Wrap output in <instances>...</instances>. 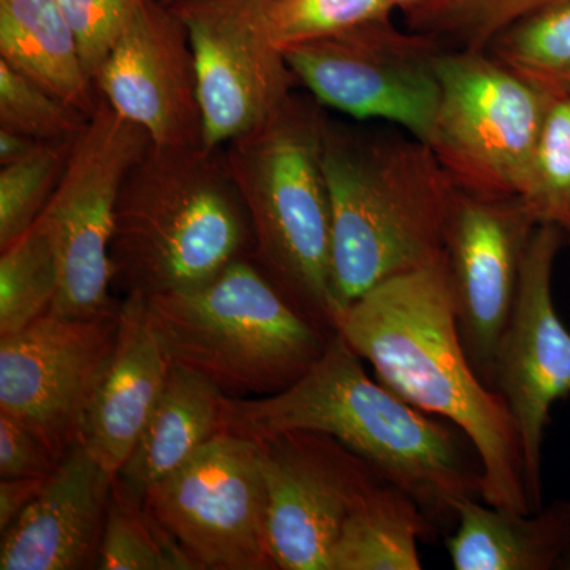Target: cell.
<instances>
[{
	"label": "cell",
	"instance_id": "26",
	"mask_svg": "<svg viewBox=\"0 0 570 570\" xmlns=\"http://www.w3.org/2000/svg\"><path fill=\"white\" fill-rule=\"evenodd\" d=\"M258 29L277 50L392 20L387 0H247Z\"/></svg>",
	"mask_w": 570,
	"mask_h": 570
},
{
	"label": "cell",
	"instance_id": "32",
	"mask_svg": "<svg viewBox=\"0 0 570 570\" xmlns=\"http://www.w3.org/2000/svg\"><path fill=\"white\" fill-rule=\"evenodd\" d=\"M63 456L33 431L0 412V478H50Z\"/></svg>",
	"mask_w": 570,
	"mask_h": 570
},
{
	"label": "cell",
	"instance_id": "9",
	"mask_svg": "<svg viewBox=\"0 0 570 570\" xmlns=\"http://www.w3.org/2000/svg\"><path fill=\"white\" fill-rule=\"evenodd\" d=\"M154 520L200 570H277L261 442L223 431L146 491Z\"/></svg>",
	"mask_w": 570,
	"mask_h": 570
},
{
	"label": "cell",
	"instance_id": "35",
	"mask_svg": "<svg viewBox=\"0 0 570 570\" xmlns=\"http://www.w3.org/2000/svg\"><path fill=\"white\" fill-rule=\"evenodd\" d=\"M430 0H387L393 11L400 10L404 14L411 13V11L417 10L419 7L425 6Z\"/></svg>",
	"mask_w": 570,
	"mask_h": 570
},
{
	"label": "cell",
	"instance_id": "20",
	"mask_svg": "<svg viewBox=\"0 0 570 570\" xmlns=\"http://www.w3.org/2000/svg\"><path fill=\"white\" fill-rule=\"evenodd\" d=\"M225 396L208 379L171 365L163 395L116 479L145 498L154 483L181 468L225 431Z\"/></svg>",
	"mask_w": 570,
	"mask_h": 570
},
{
	"label": "cell",
	"instance_id": "12",
	"mask_svg": "<svg viewBox=\"0 0 570 570\" xmlns=\"http://www.w3.org/2000/svg\"><path fill=\"white\" fill-rule=\"evenodd\" d=\"M193 48L204 148L220 151L291 102L296 82L283 51L258 29L247 0H175Z\"/></svg>",
	"mask_w": 570,
	"mask_h": 570
},
{
	"label": "cell",
	"instance_id": "7",
	"mask_svg": "<svg viewBox=\"0 0 570 570\" xmlns=\"http://www.w3.org/2000/svg\"><path fill=\"white\" fill-rule=\"evenodd\" d=\"M441 97L426 145L466 193L521 197L551 97L487 50H444Z\"/></svg>",
	"mask_w": 570,
	"mask_h": 570
},
{
	"label": "cell",
	"instance_id": "15",
	"mask_svg": "<svg viewBox=\"0 0 570 570\" xmlns=\"http://www.w3.org/2000/svg\"><path fill=\"white\" fill-rule=\"evenodd\" d=\"M535 227L520 197L459 190L448 238L450 283L464 348L490 389L499 341L515 305L521 265Z\"/></svg>",
	"mask_w": 570,
	"mask_h": 570
},
{
	"label": "cell",
	"instance_id": "31",
	"mask_svg": "<svg viewBox=\"0 0 570 570\" xmlns=\"http://www.w3.org/2000/svg\"><path fill=\"white\" fill-rule=\"evenodd\" d=\"M80 41L89 77L97 71L127 22L146 0H55Z\"/></svg>",
	"mask_w": 570,
	"mask_h": 570
},
{
	"label": "cell",
	"instance_id": "28",
	"mask_svg": "<svg viewBox=\"0 0 570 570\" xmlns=\"http://www.w3.org/2000/svg\"><path fill=\"white\" fill-rule=\"evenodd\" d=\"M520 198L538 225L557 228L570 247V94L550 100Z\"/></svg>",
	"mask_w": 570,
	"mask_h": 570
},
{
	"label": "cell",
	"instance_id": "24",
	"mask_svg": "<svg viewBox=\"0 0 570 570\" xmlns=\"http://www.w3.org/2000/svg\"><path fill=\"white\" fill-rule=\"evenodd\" d=\"M0 250V336H6L50 313L61 266L50 230L40 217Z\"/></svg>",
	"mask_w": 570,
	"mask_h": 570
},
{
	"label": "cell",
	"instance_id": "33",
	"mask_svg": "<svg viewBox=\"0 0 570 570\" xmlns=\"http://www.w3.org/2000/svg\"><path fill=\"white\" fill-rule=\"evenodd\" d=\"M47 479H2L0 482V531H6L28 509V505L40 493Z\"/></svg>",
	"mask_w": 570,
	"mask_h": 570
},
{
	"label": "cell",
	"instance_id": "8",
	"mask_svg": "<svg viewBox=\"0 0 570 570\" xmlns=\"http://www.w3.org/2000/svg\"><path fill=\"white\" fill-rule=\"evenodd\" d=\"M153 145L99 96L40 219L58 250L61 283L50 313L89 318L115 309L110 247L124 183Z\"/></svg>",
	"mask_w": 570,
	"mask_h": 570
},
{
	"label": "cell",
	"instance_id": "30",
	"mask_svg": "<svg viewBox=\"0 0 570 570\" xmlns=\"http://www.w3.org/2000/svg\"><path fill=\"white\" fill-rule=\"evenodd\" d=\"M89 116L0 59V127L37 141H71Z\"/></svg>",
	"mask_w": 570,
	"mask_h": 570
},
{
	"label": "cell",
	"instance_id": "13",
	"mask_svg": "<svg viewBox=\"0 0 570 570\" xmlns=\"http://www.w3.org/2000/svg\"><path fill=\"white\" fill-rule=\"evenodd\" d=\"M261 442L277 570H330L352 510L385 480L335 438L285 431Z\"/></svg>",
	"mask_w": 570,
	"mask_h": 570
},
{
	"label": "cell",
	"instance_id": "14",
	"mask_svg": "<svg viewBox=\"0 0 570 570\" xmlns=\"http://www.w3.org/2000/svg\"><path fill=\"white\" fill-rule=\"evenodd\" d=\"M119 306L89 318L48 313L0 337V412L58 455L78 444L82 414L118 335Z\"/></svg>",
	"mask_w": 570,
	"mask_h": 570
},
{
	"label": "cell",
	"instance_id": "4",
	"mask_svg": "<svg viewBox=\"0 0 570 570\" xmlns=\"http://www.w3.org/2000/svg\"><path fill=\"white\" fill-rule=\"evenodd\" d=\"M253 250V232L224 154L149 146L116 206L112 284L170 294L205 283Z\"/></svg>",
	"mask_w": 570,
	"mask_h": 570
},
{
	"label": "cell",
	"instance_id": "21",
	"mask_svg": "<svg viewBox=\"0 0 570 570\" xmlns=\"http://www.w3.org/2000/svg\"><path fill=\"white\" fill-rule=\"evenodd\" d=\"M0 59L86 116L96 111L80 41L55 0H0Z\"/></svg>",
	"mask_w": 570,
	"mask_h": 570
},
{
	"label": "cell",
	"instance_id": "36",
	"mask_svg": "<svg viewBox=\"0 0 570 570\" xmlns=\"http://www.w3.org/2000/svg\"><path fill=\"white\" fill-rule=\"evenodd\" d=\"M164 3H171L175 2V0H163Z\"/></svg>",
	"mask_w": 570,
	"mask_h": 570
},
{
	"label": "cell",
	"instance_id": "34",
	"mask_svg": "<svg viewBox=\"0 0 570 570\" xmlns=\"http://www.w3.org/2000/svg\"><path fill=\"white\" fill-rule=\"evenodd\" d=\"M40 142L43 141H37L14 130L0 127V165L11 164L28 156Z\"/></svg>",
	"mask_w": 570,
	"mask_h": 570
},
{
	"label": "cell",
	"instance_id": "27",
	"mask_svg": "<svg viewBox=\"0 0 570 570\" xmlns=\"http://www.w3.org/2000/svg\"><path fill=\"white\" fill-rule=\"evenodd\" d=\"M562 0H430L404 14L407 29L428 33L448 50H487L520 18Z\"/></svg>",
	"mask_w": 570,
	"mask_h": 570
},
{
	"label": "cell",
	"instance_id": "29",
	"mask_svg": "<svg viewBox=\"0 0 570 570\" xmlns=\"http://www.w3.org/2000/svg\"><path fill=\"white\" fill-rule=\"evenodd\" d=\"M73 142H40L28 156L0 165V249L39 219L61 181Z\"/></svg>",
	"mask_w": 570,
	"mask_h": 570
},
{
	"label": "cell",
	"instance_id": "2",
	"mask_svg": "<svg viewBox=\"0 0 570 570\" xmlns=\"http://www.w3.org/2000/svg\"><path fill=\"white\" fill-rule=\"evenodd\" d=\"M336 332L385 387L463 431L482 466V501L532 512L519 430L504 397L483 384L469 360L448 257L348 303Z\"/></svg>",
	"mask_w": 570,
	"mask_h": 570
},
{
	"label": "cell",
	"instance_id": "6",
	"mask_svg": "<svg viewBox=\"0 0 570 570\" xmlns=\"http://www.w3.org/2000/svg\"><path fill=\"white\" fill-rule=\"evenodd\" d=\"M146 299L168 362L232 397L292 387L335 335L303 316L245 257L205 283Z\"/></svg>",
	"mask_w": 570,
	"mask_h": 570
},
{
	"label": "cell",
	"instance_id": "17",
	"mask_svg": "<svg viewBox=\"0 0 570 570\" xmlns=\"http://www.w3.org/2000/svg\"><path fill=\"white\" fill-rule=\"evenodd\" d=\"M115 478L75 444L2 532L0 569H97Z\"/></svg>",
	"mask_w": 570,
	"mask_h": 570
},
{
	"label": "cell",
	"instance_id": "11",
	"mask_svg": "<svg viewBox=\"0 0 570 570\" xmlns=\"http://www.w3.org/2000/svg\"><path fill=\"white\" fill-rule=\"evenodd\" d=\"M562 246L557 228L535 227L494 362L493 389L504 397L519 430L532 512L543 505V441L551 407L570 397V332L553 298L554 264Z\"/></svg>",
	"mask_w": 570,
	"mask_h": 570
},
{
	"label": "cell",
	"instance_id": "16",
	"mask_svg": "<svg viewBox=\"0 0 570 570\" xmlns=\"http://www.w3.org/2000/svg\"><path fill=\"white\" fill-rule=\"evenodd\" d=\"M112 110L148 132L154 146H204L193 48L163 0L135 11L94 78Z\"/></svg>",
	"mask_w": 570,
	"mask_h": 570
},
{
	"label": "cell",
	"instance_id": "1",
	"mask_svg": "<svg viewBox=\"0 0 570 570\" xmlns=\"http://www.w3.org/2000/svg\"><path fill=\"white\" fill-rule=\"evenodd\" d=\"M224 430L254 441L285 431L335 438L414 499L438 532L455 528L464 502L482 499V466L463 431L373 381L337 332L292 387L261 397L225 396Z\"/></svg>",
	"mask_w": 570,
	"mask_h": 570
},
{
	"label": "cell",
	"instance_id": "3",
	"mask_svg": "<svg viewBox=\"0 0 570 570\" xmlns=\"http://www.w3.org/2000/svg\"><path fill=\"white\" fill-rule=\"evenodd\" d=\"M322 168L341 306L448 257L460 189L426 142L406 132H351L325 122Z\"/></svg>",
	"mask_w": 570,
	"mask_h": 570
},
{
	"label": "cell",
	"instance_id": "25",
	"mask_svg": "<svg viewBox=\"0 0 570 570\" xmlns=\"http://www.w3.org/2000/svg\"><path fill=\"white\" fill-rule=\"evenodd\" d=\"M100 570H194L193 562L154 520L145 498L115 478L100 546Z\"/></svg>",
	"mask_w": 570,
	"mask_h": 570
},
{
	"label": "cell",
	"instance_id": "18",
	"mask_svg": "<svg viewBox=\"0 0 570 570\" xmlns=\"http://www.w3.org/2000/svg\"><path fill=\"white\" fill-rule=\"evenodd\" d=\"M171 363L157 340L145 295L127 294L119 306L115 346L82 414L78 444L118 474L163 395Z\"/></svg>",
	"mask_w": 570,
	"mask_h": 570
},
{
	"label": "cell",
	"instance_id": "22",
	"mask_svg": "<svg viewBox=\"0 0 570 570\" xmlns=\"http://www.w3.org/2000/svg\"><path fill=\"white\" fill-rule=\"evenodd\" d=\"M438 534L414 499L384 482L347 517L330 570H420L419 542Z\"/></svg>",
	"mask_w": 570,
	"mask_h": 570
},
{
	"label": "cell",
	"instance_id": "19",
	"mask_svg": "<svg viewBox=\"0 0 570 570\" xmlns=\"http://www.w3.org/2000/svg\"><path fill=\"white\" fill-rule=\"evenodd\" d=\"M448 550L455 570H570V501L521 513L471 499Z\"/></svg>",
	"mask_w": 570,
	"mask_h": 570
},
{
	"label": "cell",
	"instance_id": "10",
	"mask_svg": "<svg viewBox=\"0 0 570 570\" xmlns=\"http://www.w3.org/2000/svg\"><path fill=\"white\" fill-rule=\"evenodd\" d=\"M444 50L428 33L393 20L283 50L296 82L324 107L358 121H385L428 142L436 118Z\"/></svg>",
	"mask_w": 570,
	"mask_h": 570
},
{
	"label": "cell",
	"instance_id": "5",
	"mask_svg": "<svg viewBox=\"0 0 570 570\" xmlns=\"http://www.w3.org/2000/svg\"><path fill=\"white\" fill-rule=\"evenodd\" d=\"M325 122L294 96L272 121L228 142L224 160L249 219L254 264L303 316L336 333L343 306L333 291Z\"/></svg>",
	"mask_w": 570,
	"mask_h": 570
},
{
	"label": "cell",
	"instance_id": "23",
	"mask_svg": "<svg viewBox=\"0 0 570 570\" xmlns=\"http://www.w3.org/2000/svg\"><path fill=\"white\" fill-rule=\"evenodd\" d=\"M487 51L551 99L570 94V0L512 22Z\"/></svg>",
	"mask_w": 570,
	"mask_h": 570
}]
</instances>
